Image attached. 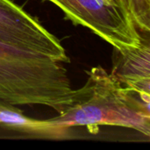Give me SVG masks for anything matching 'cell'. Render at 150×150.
<instances>
[{"instance_id":"6da1fadb","label":"cell","mask_w":150,"mask_h":150,"mask_svg":"<svg viewBox=\"0 0 150 150\" xmlns=\"http://www.w3.org/2000/svg\"><path fill=\"white\" fill-rule=\"evenodd\" d=\"M87 75L83 86L74 90L65 111L48 120L66 129L85 127L91 134H97L100 126H115L149 137L150 94L122 87L100 66L92 68Z\"/></svg>"},{"instance_id":"7a4b0ae2","label":"cell","mask_w":150,"mask_h":150,"mask_svg":"<svg viewBox=\"0 0 150 150\" xmlns=\"http://www.w3.org/2000/svg\"><path fill=\"white\" fill-rule=\"evenodd\" d=\"M73 91L62 62L0 43V102L45 105L60 114Z\"/></svg>"},{"instance_id":"3957f363","label":"cell","mask_w":150,"mask_h":150,"mask_svg":"<svg viewBox=\"0 0 150 150\" xmlns=\"http://www.w3.org/2000/svg\"><path fill=\"white\" fill-rule=\"evenodd\" d=\"M59 7L66 18L90 29L118 49L138 47L142 36L126 10L107 0H46Z\"/></svg>"},{"instance_id":"277c9868","label":"cell","mask_w":150,"mask_h":150,"mask_svg":"<svg viewBox=\"0 0 150 150\" xmlns=\"http://www.w3.org/2000/svg\"><path fill=\"white\" fill-rule=\"evenodd\" d=\"M0 43L69 62L60 40L11 0H0Z\"/></svg>"},{"instance_id":"5b68a950","label":"cell","mask_w":150,"mask_h":150,"mask_svg":"<svg viewBox=\"0 0 150 150\" xmlns=\"http://www.w3.org/2000/svg\"><path fill=\"white\" fill-rule=\"evenodd\" d=\"M111 75L121 84L143 94H150V47L149 36L138 47H113Z\"/></svg>"},{"instance_id":"8992f818","label":"cell","mask_w":150,"mask_h":150,"mask_svg":"<svg viewBox=\"0 0 150 150\" xmlns=\"http://www.w3.org/2000/svg\"><path fill=\"white\" fill-rule=\"evenodd\" d=\"M0 127L45 139H62L68 135V129L56 127L48 120H40L27 117L17 105L2 102H0Z\"/></svg>"},{"instance_id":"52a82bcc","label":"cell","mask_w":150,"mask_h":150,"mask_svg":"<svg viewBox=\"0 0 150 150\" xmlns=\"http://www.w3.org/2000/svg\"><path fill=\"white\" fill-rule=\"evenodd\" d=\"M137 29L146 34L150 32V0H120Z\"/></svg>"},{"instance_id":"ba28073f","label":"cell","mask_w":150,"mask_h":150,"mask_svg":"<svg viewBox=\"0 0 150 150\" xmlns=\"http://www.w3.org/2000/svg\"><path fill=\"white\" fill-rule=\"evenodd\" d=\"M108 2H110V3H112V4H118V5H120V6H122L121 5V4H120V0H107ZM123 7V6H122Z\"/></svg>"}]
</instances>
